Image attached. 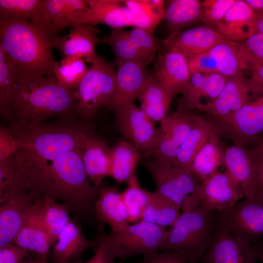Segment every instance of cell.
<instances>
[{"instance_id": "1", "label": "cell", "mask_w": 263, "mask_h": 263, "mask_svg": "<svg viewBox=\"0 0 263 263\" xmlns=\"http://www.w3.org/2000/svg\"><path fill=\"white\" fill-rule=\"evenodd\" d=\"M83 152H67L45 164L32 165L25 177L28 191L37 198L61 201L76 216L94 217L100 188L93 185L87 176Z\"/></svg>"}, {"instance_id": "2", "label": "cell", "mask_w": 263, "mask_h": 263, "mask_svg": "<svg viewBox=\"0 0 263 263\" xmlns=\"http://www.w3.org/2000/svg\"><path fill=\"white\" fill-rule=\"evenodd\" d=\"M57 35L29 20L0 19V49L17 74L57 81L53 55Z\"/></svg>"}, {"instance_id": "3", "label": "cell", "mask_w": 263, "mask_h": 263, "mask_svg": "<svg viewBox=\"0 0 263 263\" xmlns=\"http://www.w3.org/2000/svg\"><path fill=\"white\" fill-rule=\"evenodd\" d=\"M73 92L57 81L16 73L10 98L11 122L20 126L38 124L55 116L75 119Z\"/></svg>"}, {"instance_id": "4", "label": "cell", "mask_w": 263, "mask_h": 263, "mask_svg": "<svg viewBox=\"0 0 263 263\" xmlns=\"http://www.w3.org/2000/svg\"><path fill=\"white\" fill-rule=\"evenodd\" d=\"M8 129L25 145L24 148L36 166L51 162L67 152L84 151L85 137L91 133L75 119L22 126L11 122Z\"/></svg>"}, {"instance_id": "5", "label": "cell", "mask_w": 263, "mask_h": 263, "mask_svg": "<svg viewBox=\"0 0 263 263\" xmlns=\"http://www.w3.org/2000/svg\"><path fill=\"white\" fill-rule=\"evenodd\" d=\"M215 225L213 212L202 206L182 212L160 250L177 253L187 263H197L211 244Z\"/></svg>"}, {"instance_id": "6", "label": "cell", "mask_w": 263, "mask_h": 263, "mask_svg": "<svg viewBox=\"0 0 263 263\" xmlns=\"http://www.w3.org/2000/svg\"><path fill=\"white\" fill-rule=\"evenodd\" d=\"M143 164L155 183V191L177 205L182 212L200 206L203 182L190 170L153 157Z\"/></svg>"}, {"instance_id": "7", "label": "cell", "mask_w": 263, "mask_h": 263, "mask_svg": "<svg viewBox=\"0 0 263 263\" xmlns=\"http://www.w3.org/2000/svg\"><path fill=\"white\" fill-rule=\"evenodd\" d=\"M114 63L98 56L73 91L75 111L82 119L93 118L113 95L116 72Z\"/></svg>"}, {"instance_id": "8", "label": "cell", "mask_w": 263, "mask_h": 263, "mask_svg": "<svg viewBox=\"0 0 263 263\" xmlns=\"http://www.w3.org/2000/svg\"><path fill=\"white\" fill-rule=\"evenodd\" d=\"M169 229L139 221L118 232L105 233L116 258L126 260L138 254L158 252L164 244Z\"/></svg>"}, {"instance_id": "9", "label": "cell", "mask_w": 263, "mask_h": 263, "mask_svg": "<svg viewBox=\"0 0 263 263\" xmlns=\"http://www.w3.org/2000/svg\"><path fill=\"white\" fill-rule=\"evenodd\" d=\"M213 213L216 224L247 244L263 235V200L256 195Z\"/></svg>"}, {"instance_id": "10", "label": "cell", "mask_w": 263, "mask_h": 263, "mask_svg": "<svg viewBox=\"0 0 263 263\" xmlns=\"http://www.w3.org/2000/svg\"><path fill=\"white\" fill-rule=\"evenodd\" d=\"M216 132L245 147L263 132V92L225 119L213 124Z\"/></svg>"}, {"instance_id": "11", "label": "cell", "mask_w": 263, "mask_h": 263, "mask_svg": "<svg viewBox=\"0 0 263 263\" xmlns=\"http://www.w3.org/2000/svg\"><path fill=\"white\" fill-rule=\"evenodd\" d=\"M117 128L143 156H150L158 134L152 121L134 102L127 104L114 112Z\"/></svg>"}, {"instance_id": "12", "label": "cell", "mask_w": 263, "mask_h": 263, "mask_svg": "<svg viewBox=\"0 0 263 263\" xmlns=\"http://www.w3.org/2000/svg\"><path fill=\"white\" fill-rule=\"evenodd\" d=\"M259 249L238 239L216 223L203 263H256Z\"/></svg>"}, {"instance_id": "13", "label": "cell", "mask_w": 263, "mask_h": 263, "mask_svg": "<svg viewBox=\"0 0 263 263\" xmlns=\"http://www.w3.org/2000/svg\"><path fill=\"white\" fill-rule=\"evenodd\" d=\"M255 95L251 80L243 73L229 77L222 91L212 102L203 106L201 111L207 113L212 124L220 121L234 113L249 101Z\"/></svg>"}, {"instance_id": "14", "label": "cell", "mask_w": 263, "mask_h": 263, "mask_svg": "<svg viewBox=\"0 0 263 263\" xmlns=\"http://www.w3.org/2000/svg\"><path fill=\"white\" fill-rule=\"evenodd\" d=\"M222 166L239 186L244 198L259 191L257 167L251 150L233 144L225 149Z\"/></svg>"}, {"instance_id": "15", "label": "cell", "mask_w": 263, "mask_h": 263, "mask_svg": "<svg viewBox=\"0 0 263 263\" xmlns=\"http://www.w3.org/2000/svg\"><path fill=\"white\" fill-rule=\"evenodd\" d=\"M100 31L94 25L76 23L72 25L64 37L57 35L53 41L54 48L58 50L62 58L69 57L83 58L91 64L98 56L96 46L101 43L97 37Z\"/></svg>"}, {"instance_id": "16", "label": "cell", "mask_w": 263, "mask_h": 263, "mask_svg": "<svg viewBox=\"0 0 263 263\" xmlns=\"http://www.w3.org/2000/svg\"><path fill=\"white\" fill-rule=\"evenodd\" d=\"M117 65L114 92L105 106L114 113L135 102L150 73L147 66L137 62L127 61Z\"/></svg>"}, {"instance_id": "17", "label": "cell", "mask_w": 263, "mask_h": 263, "mask_svg": "<svg viewBox=\"0 0 263 263\" xmlns=\"http://www.w3.org/2000/svg\"><path fill=\"white\" fill-rule=\"evenodd\" d=\"M153 73L173 99L182 94L189 84L188 56L171 51L160 54L155 60Z\"/></svg>"}, {"instance_id": "18", "label": "cell", "mask_w": 263, "mask_h": 263, "mask_svg": "<svg viewBox=\"0 0 263 263\" xmlns=\"http://www.w3.org/2000/svg\"><path fill=\"white\" fill-rule=\"evenodd\" d=\"M244 198L235 181L225 171H218L202 182L201 205L211 211L234 207Z\"/></svg>"}, {"instance_id": "19", "label": "cell", "mask_w": 263, "mask_h": 263, "mask_svg": "<svg viewBox=\"0 0 263 263\" xmlns=\"http://www.w3.org/2000/svg\"><path fill=\"white\" fill-rule=\"evenodd\" d=\"M225 38L206 25L198 26L168 36L163 45L167 51L189 56L208 51Z\"/></svg>"}, {"instance_id": "20", "label": "cell", "mask_w": 263, "mask_h": 263, "mask_svg": "<svg viewBox=\"0 0 263 263\" xmlns=\"http://www.w3.org/2000/svg\"><path fill=\"white\" fill-rule=\"evenodd\" d=\"M12 243L35 253L40 260L46 261L53 244L43 221L42 197L36 200L26 220Z\"/></svg>"}, {"instance_id": "21", "label": "cell", "mask_w": 263, "mask_h": 263, "mask_svg": "<svg viewBox=\"0 0 263 263\" xmlns=\"http://www.w3.org/2000/svg\"><path fill=\"white\" fill-rule=\"evenodd\" d=\"M228 78L218 72L191 75L189 84L182 94L177 110L183 112L194 109L200 110L203 106L202 100L206 98L208 103L215 99L223 90Z\"/></svg>"}, {"instance_id": "22", "label": "cell", "mask_w": 263, "mask_h": 263, "mask_svg": "<svg viewBox=\"0 0 263 263\" xmlns=\"http://www.w3.org/2000/svg\"><path fill=\"white\" fill-rule=\"evenodd\" d=\"M37 198L26 192L0 202V247L12 243Z\"/></svg>"}, {"instance_id": "23", "label": "cell", "mask_w": 263, "mask_h": 263, "mask_svg": "<svg viewBox=\"0 0 263 263\" xmlns=\"http://www.w3.org/2000/svg\"><path fill=\"white\" fill-rule=\"evenodd\" d=\"M85 1L90 9L82 15L76 23L93 25L102 24L113 29L133 27L131 14L122 0H85Z\"/></svg>"}, {"instance_id": "24", "label": "cell", "mask_w": 263, "mask_h": 263, "mask_svg": "<svg viewBox=\"0 0 263 263\" xmlns=\"http://www.w3.org/2000/svg\"><path fill=\"white\" fill-rule=\"evenodd\" d=\"M216 31L230 40L243 41L256 32V13L244 0H235Z\"/></svg>"}, {"instance_id": "25", "label": "cell", "mask_w": 263, "mask_h": 263, "mask_svg": "<svg viewBox=\"0 0 263 263\" xmlns=\"http://www.w3.org/2000/svg\"><path fill=\"white\" fill-rule=\"evenodd\" d=\"M89 9L85 0H42L41 24L57 34L76 23Z\"/></svg>"}, {"instance_id": "26", "label": "cell", "mask_w": 263, "mask_h": 263, "mask_svg": "<svg viewBox=\"0 0 263 263\" xmlns=\"http://www.w3.org/2000/svg\"><path fill=\"white\" fill-rule=\"evenodd\" d=\"M94 218L102 224H108L111 232L119 231L130 225L121 193L116 186L100 187L94 205Z\"/></svg>"}, {"instance_id": "27", "label": "cell", "mask_w": 263, "mask_h": 263, "mask_svg": "<svg viewBox=\"0 0 263 263\" xmlns=\"http://www.w3.org/2000/svg\"><path fill=\"white\" fill-rule=\"evenodd\" d=\"M93 246L83 234L79 224L71 219L53 244L51 257L53 263H75L82 254Z\"/></svg>"}, {"instance_id": "28", "label": "cell", "mask_w": 263, "mask_h": 263, "mask_svg": "<svg viewBox=\"0 0 263 263\" xmlns=\"http://www.w3.org/2000/svg\"><path fill=\"white\" fill-rule=\"evenodd\" d=\"M82 159L91 182L96 187H101L104 179L109 176L111 167V151L107 142L91 133L87 135Z\"/></svg>"}, {"instance_id": "29", "label": "cell", "mask_w": 263, "mask_h": 263, "mask_svg": "<svg viewBox=\"0 0 263 263\" xmlns=\"http://www.w3.org/2000/svg\"><path fill=\"white\" fill-rule=\"evenodd\" d=\"M137 99L141 108L154 122L161 123L168 116L172 99L153 73H149Z\"/></svg>"}, {"instance_id": "30", "label": "cell", "mask_w": 263, "mask_h": 263, "mask_svg": "<svg viewBox=\"0 0 263 263\" xmlns=\"http://www.w3.org/2000/svg\"><path fill=\"white\" fill-rule=\"evenodd\" d=\"M215 132L213 124L209 120L196 115L194 125L181 145L173 165L190 170V166L194 157L209 137Z\"/></svg>"}, {"instance_id": "31", "label": "cell", "mask_w": 263, "mask_h": 263, "mask_svg": "<svg viewBox=\"0 0 263 263\" xmlns=\"http://www.w3.org/2000/svg\"><path fill=\"white\" fill-rule=\"evenodd\" d=\"M165 25L169 36L201 20L202 2L198 0L166 1Z\"/></svg>"}, {"instance_id": "32", "label": "cell", "mask_w": 263, "mask_h": 263, "mask_svg": "<svg viewBox=\"0 0 263 263\" xmlns=\"http://www.w3.org/2000/svg\"><path fill=\"white\" fill-rule=\"evenodd\" d=\"M110 151L109 176L118 183H127L136 175V169L142 157L141 153L133 145L125 141L115 143Z\"/></svg>"}, {"instance_id": "33", "label": "cell", "mask_w": 263, "mask_h": 263, "mask_svg": "<svg viewBox=\"0 0 263 263\" xmlns=\"http://www.w3.org/2000/svg\"><path fill=\"white\" fill-rule=\"evenodd\" d=\"M219 135L213 133L194 157L190 170L202 182L218 171L222 166L225 149Z\"/></svg>"}, {"instance_id": "34", "label": "cell", "mask_w": 263, "mask_h": 263, "mask_svg": "<svg viewBox=\"0 0 263 263\" xmlns=\"http://www.w3.org/2000/svg\"><path fill=\"white\" fill-rule=\"evenodd\" d=\"M101 43L112 48L117 65L127 61H134L148 66L152 62L142 52L129 31L123 28L113 29L111 33L101 39Z\"/></svg>"}, {"instance_id": "35", "label": "cell", "mask_w": 263, "mask_h": 263, "mask_svg": "<svg viewBox=\"0 0 263 263\" xmlns=\"http://www.w3.org/2000/svg\"><path fill=\"white\" fill-rule=\"evenodd\" d=\"M122 2L131 14L134 27L154 34L157 25L164 19L165 0H124Z\"/></svg>"}, {"instance_id": "36", "label": "cell", "mask_w": 263, "mask_h": 263, "mask_svg": "<svg viewBox=\"0 0 263 263\" xmlns=\"http://www.w3.org/2000/svg\"><path fill=\"white\" fill-rule=\"evenodd\" d=\"M208 52L216 61L218 72L225 76H232L248 68L240 42L225 38Z\"/></svg>"}, {"instance_id": "37", "label": "cell", "mask_w": 263, "mask_h": 263, "mask_svg": "<svg viewBox=\"0 0 263 263\" xmlns=\"http://www.w3.org/2000/svg\"><path fill=\"white\" fill-rule=\"evenodd\" d=\"M29 192L21 165L14 153L0 161V202Z\"/></svg>"}, {"instance_id": "38", "label": "cell", "mask_w": 263, "mask_h": 263, "mask_svg": "<svg viewBox=\"0 0 263 263\" xmlns=\"http://www.w3.org/2000/svg\"><path fill=\"white\" fill-rule=\"evenodd\" d=\"M180 207L157 192H149L148 203L140 221L165 227L171 226L181 214Z\"/></svg>"}, {"instance_id": "39", "label": "cell", "mask_w": 263, "mask_h": 263, "mask_svg": "<svg viewBox=\"0 0 263 263\" xmlns=\"http://www.w3.org/2000/svg\"><path fill=\"white\" fill-rule=\"evenodd\" d=\"M71 212L70 207L66 204L58 203L50 197H42L43 221L53 245L69 223Z\"/></svg>"}, {"instance_id": "40", "label": "cell", "mask_w": 263, "mask_h": 263, "mask_svg": "<svg viewBox=\"0 0 263 263\" xmlns=\"http://www.w3.org/2000/svg\"><path fill=\"white\" fill-rule=\"evenodd\" d=\"M42 0H0V19H22L41 24Z\"/></svg>"}, {"instance_id": "41", "label": "cell", "mask_w": 263, "mask_h": 263, "mask_svg": "<svg viewBox=\"0 0 263 263\" xmlns=\"http://www.w3.org/2000/svg\"><path fill=\"white\" fill-rule=\"evenodd\" d=\"M89 68L82 57L62 58L56 65L55 72L57 83L63 87L74 91L85 76Z\"/></svg>"}, {"instance_id": "42", "label": "cell", "mask_w": 263, "mask_h": 263, "mask_svg": "<svg viewBox=\"0 0 263 263\" xmlns=\"http://www.w3.org/2000/svg\"><path fill=\"white\" fill-rule=\"evenodd\" d=\"M127 184V188L121 195L130 223H135L141 220L148 203L150 191L141 187L136 175L131 177Z\"/></svg>"}, {"instance_id": "43", "label": "cell", "mask_w": 263, "mask_h": 263, "mask_svg": "<svg viewBox=\"0 0 263 263\" xmlns=\"http://www.w3.org/2000/svg\"><path fill=\"white\" fill-rule=\"evenodd\" d=\"M15 75V69L0 49V114L2 119L10 122L12 120L10 98Z\"/></svg>"}, {"instance_id": "44", "label": "cell", "mask_w": 263, "mask_h": 263, "mask_svg": "<svg viewBox=\"0 0 263 263\" xmlns=\"http://www.w3.org/2000/svg\"><path fill=\"white\" fill-rule=\"evenodd\" d=\"M195 116L177 110L160 123L159 128L181 146L194 125Z\"/></svg>"}, {"instance_id": "45", "label": "cell", "mask_w": 263, "mask_h": 263, "mask_svg": "<svg viewBox=\"0 0 263 263\" xmlns=\"http://www.w3.org/2000/svg\"><path fill=\"white\" fill-rule=\"evenodd\" d=\"M242 53L247 68L253 71L263 64V34L256 32L244 40L240 42Z\"/></svg>"}, {"instance_id": "46", "label": "cell", "mask_w": 263, "mask_h": 263, "mask_svg": "<svg viewBox=\"0 0 263 263\" xmlns=\"http://www.w3.org/2000/svg\"><path fill=\"white\" fill-rule=\"evenodd\" d=\"M235 0H205L202 2L201 20L216 31L217 26Z\"/></svg>"}, {"instance_id": "47", "label": "cell", "mask_w": 263, "mask_h": 263, "mask_svg": "<svg viewBox=\"0 0 263 263\" xmlns=\"http://www.w3.org/2000/svg\"><path fill=\"white\" fill-rule=\"evenodd\" d=\"M180 147V146L174 140L158 128L157 140L150 155L160 160L173 164Z\"/></svg>"}, {"instance_id": "48", "label": "cell", "mask_w": 263, "mask_h": 263, "mask_svg": "<svg viewBox=\"0 0 263 263\" xmlns=\"http://www.w3.org/2000/svg\"><path fill=\"white\" fill-rule=\"evenodd\" d=\"M191 75L195 73L209 74L218 72L215 60L208 51L188 56Z\"/></svg>"}, {"instance_id": "49", "label": "cell", "mask_w": 263, "mask_h": 263, "mask_svg": "<svg viewBox=\"0 0 263 263\" xmlns=\"http://www.w3.org/2000/svg\"><path fill=\"white\" fill-rule=\"evenodd\" d=\"M98 230L100 236L94 255L85 263L78 261L75 263H115L116 257L105 238L103 226L99 227Z\"/></svg>"}, {"instance_id": "50", "label": "cell", "mask_w": 263, "mask_h": 263, "mask_svg": "<svg viewBox=\"0 0 263 263\" xmlns=\"http://www.w3.org/2000/svg\"><path fill=\"white\" fill-rule=\"evenodd\" d=\"M25 145L17 139L8 128H0V161L6 159Z\"/></svg>"}, {"instance_id": "51", "label": "cell", "mask_w": 263, "mask_h": 263, "mask_svg": "<svg viewBox=\"0 0 263 263\" xmlns=\"http://www.w3.org/2000/svg\"><path fill=\"white\" fill-rule=\"evenodd\" d=\"M29 251L13 243L0 247V263H22Z\"/></svg>"}, {"instance_id": "52", "label": "cell", "mask_w": 263, "mask_h": 263, "mask_svg": "<svg viewBox=\"0 0 263 263\" xmlns=\"http://www.w3.org/2000/svg\"><path fill=\"white\" fill-rule=\"evenodd\" d=\"M142 260L145 263H187L180 254L171 251L145 254Z\"/></svg>"}, {"instance_id": "53", "label": "cell", "mask_w": 263, "mask_h": 263, "mask_svg": "<svg viewBox=\"0 0 263 263\" xmlns=\"http://www.w3.org/2000/svg\"><path fill=\"white\" fill-rule=\"evenodd\" d=\"M256 160L259 182L258 197L263 200V151L254 149H250Z\"/></svg>"}, {"instance_id": "54", "label": "cell", "mask_w": 263, "mask_h": 263, "mask_svg": "<svg viewBox=\"0 0 263 263\" xmlns=\"http://www.w3.org/2000/svg\"><path fill=\"white\" fill-rule=\"evenodd\" d=\"M250 80L254 87L256 94H261L263 92V64L253 71V75Z\"/></svg>"}, {"instance_id": "55", "label": "cell", "mask_w": 263, "mask_h": 263, "mask_svg": "<svg viewBox=\"0 0 263 263\" xmlns=\"http://www.w3.org/2000/svg\"><path fill=\"white\" fill-rule=\"evenodd\" d=\"M255 13L263 11V0H244Z\"/></svg>"}, {"instance_id": "56", "label": "cell", "mask_w": 263, "mask_h": 263, "mask_svg": "<svg viewBox=\"0 0 263 263\" xmlns=\"http://www.w3.org/2000/svg\"><path fill=\"white\" fill-rule=\"evenodd\" d=\"M256 31L263 34V11L256 13Z\"/></svg>"}, {"instance_id": "57", "label": "cell", "mask_w": 263, "mask_h": 263, "mask_svg": "<svg viewBox=\"0 0 263 263\" xmlns=\"http://www.w3.org/2000/svg\"><path fill=\"white\" fill-rule=\"evenodd\" d=\"M254 149L263 151V132L259 136L256 142Z\"/></svg>"}, {"instance_id": "58", "label": "cell", "mask_w": 263, "mask_h": 263, "mask_svg": "<svg viewBox=\"0 0 263 263\" xmlns=\"http://www.w3.org/2000/svg\"><path fill=\"white\" fill-rule=\"evenodd\" d=\"M22 263H48L46 261L42 260H33L31 259H25Z\"/></svg>"}, {"instance_id": "59", "label": "cell", "mask_w": 263, "mask_h": 263, "mask_svg": "<svg viewBox=\"0 0 263 263\" xmlns=\"http://www.w3.org/2000/svg\"><path fill=\"white\" fill-rule=\"evenodd\" d=\"M259 260L260 261L261 263H263V248L259 249Z\"/></svg>"}, {"instance_id": "60", "label": "cell", "mask_w": 263, "mask_h": 263, "mask_svg": "<svg viewBox=\"0 0 263 263\" xmlns=\"http://www.w3.org/2000/svg\"><path fill=\"white\" fill-rule=\"evenodd\" d=\"M137 263H145L143 262V261L140 262V261H138Z\"/></svg>"}]
</instances>
